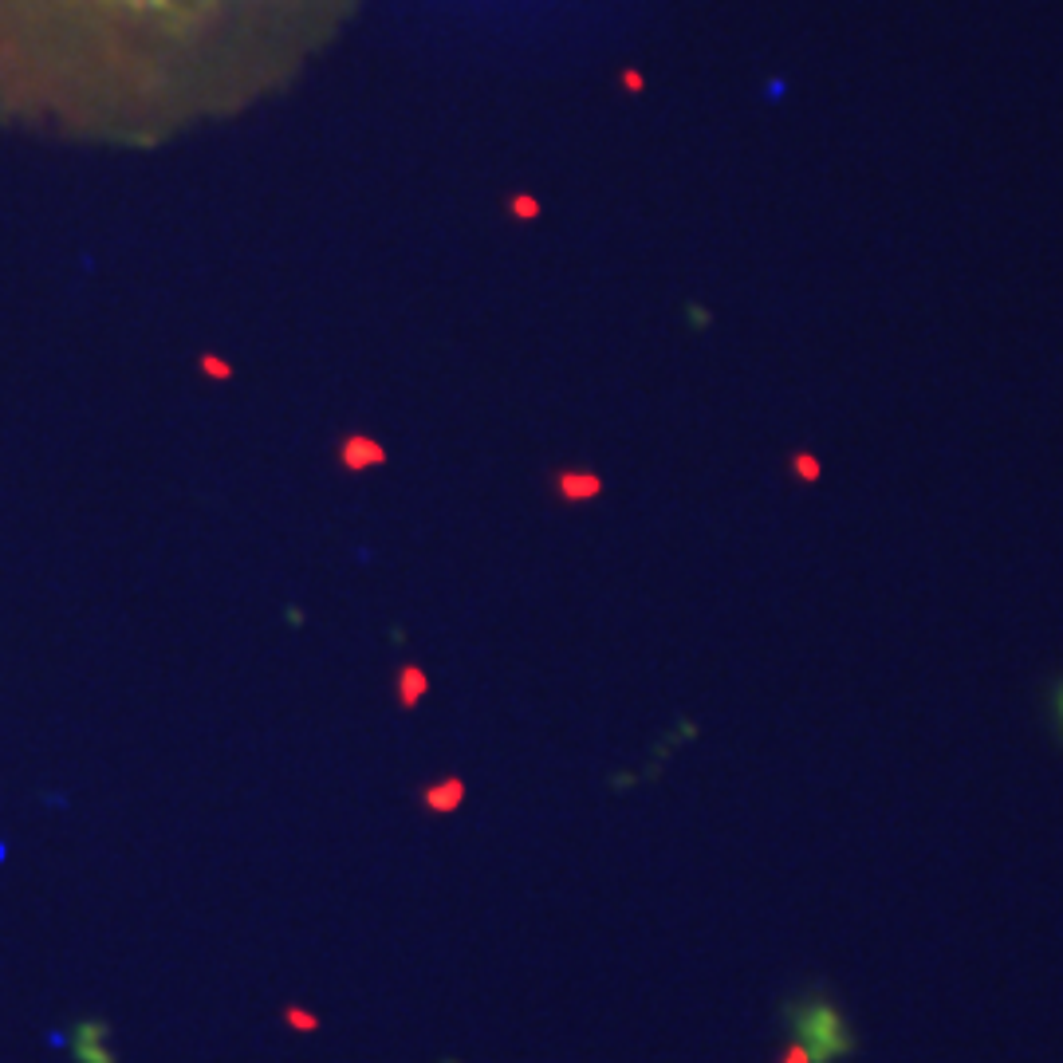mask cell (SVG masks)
Instances as JSON below:
<instances>
[{
	"label": "cell",
	"instance_id": "1",
	"mask_svg": "<svg viewBox=\"0 0 1063 1063\" xmlns=\"http://www.w3.org/2000/svg\"><path fill=\"white\" fill-rule=\"evenodd\" d=\"M367 0H0V126L150 154L292 91Z\"/></svg>",
	"mask_w": 1063,
	"mask_h": 1063
},
{
	"label": "cell",
	"instance_id": "2",
	"mask_svg": "<svg viewBox=\"0 0 1063 1063\" xmlns=\"http://www.w3.org/2000/svg\"><path fill=\"white\" fill-rule=\"evenodd\" d=\"M784 1028L792 1036V1048H800L808 1063H843L859 1052V1036L847 1012L819 985L784 1001Z\"/></svg>",
	"mask_w": 1063,
	"mask_h": 1063
},
{
	"label": "cell",
	"instance_id": "3",
	"mask_svg": "<svg viewBox=\"0 0 1063 1063\" xmlns=\"http://www.w3.org/2000/svg\"><path fill=\"white\" fill-rule=\"evenodd\" d=\"M107 1040H111L107 1020H79L71 1028V1056H75V1063H119Z\"/></svg>",
	"mask_w": 1063,
	"mask_h": 1063
},
{
	"label": "cell",
	"instance_id": "4",
	"mask_svg": "<svg viewBox=\"0 0 1063 1063\" xmlns=\"http://www.w3.org/2000/svg\"><path fill=\"white\" fill-rule=\"evenodd\" d=\"M422 804H426L434 815L457 812V808L465 804V784H461V776H445V780L426 784V788H422Z\"/></svg>",
	"mask_w": 1063,
	"mask_h": 1063
},
{
	"label": "cell",
	"instance_id": "5",
	"mask_svg": "<svg viewBox=\"0 0 1063 1063\" xmlns=\"http://www.w3.org/2000/svg\"><path fill=\"white\" fill-rule=\"evenodd\" d=\"M394 689H398V705H402V709H414V705L430 693V678H426L422 666L406 662V666L398 670V678H394Z\"/></svg>",
	"mask_w": 1063,
	"mask_h": 1063
},
{
	"label": "cell",
	"instance_id": "6",
	"mask_svg": "<svg viewBox=\"0 0 1063 1063\" xmlns=\"http://www.w3.org/2000/svg\"><path fill=\"white\" fill-rule=\"evenodd\" d=\"M1052 717H1056V733H1060L1063 741V678L1052 686Z\"/></svg>",
	"mask_w": 1063,
	"mask_h": 1063
},
{
	"label": "cell",
	"instance_id": "7",
	"mask_svg": "<svg viewBox=\"0 0 1063 1063\" xmlns=\"http://www.w3.org/2000/svg\"><path fill=\"white\" fill-rule=\"evenodd\" d=\"M288 1024H292V1028H304V1032H312L315 1016H312V1012H304V1008H288Z\"/></svg>",
	"mask_w": 1063,
	"mask_h": 1063
},
{
	"label": "cell",
	"instance_id": "8",
	"mask_svg": "<svg viewBox=\"0 0 1063 1063\" xmlns=\"http://www.w3.org/2000/svg\"><path fill=\"white\" fill-rule=\"evenodd\" d=\"M599 485L595 481H567V497H591Z\"/></svg>",
	"mask_w": 1063,
	"mask_h": 1063
},
{
	"label": "cell",
	"instance_id": "9",
	"mask_svg": "<svg viewBox=\"0 0 1063 1063\" xmlns=\"http://www.w3.org/2000/svg\"><path fill=\"white\" fill-rule=\"evenodd\" d=\"M347 461H351V465H367V461H378V453L375 449H351Z\"/></svg>",
	"mask_w": 1063,
	"mask_h": 1063
},
{
	"label": "cell",
	"instance_id": "10",
	"mask_svg": "<svg viewBox=\"0 0 1063 1063\" xmlns=\"http://www.w3.org/2000/svg\"><path fill=\"white\" fill-rule=\"evenodd\" d=\"M780 1063H808V1060H804V1052H800V1048H792V1044H788V1052H784V1060H780Z\"/></svg>",
	"mask_w": 1063,
	"mask_h": 1063
}]
</instances>
